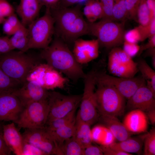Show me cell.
I'll return each instance as SVG.
<instances>
[{"instance_id": "obj_1", "label": "cell", "mask_w": 155, "mask_h": 155, "mask_svg": "<svg viewBox=\"0 0 155 155\" xmlns=\"http://www.w3.org/2000/svg\"><path fill=\"white\" fill-rule=\"evenodd\" d=\"M80 5L69 8L59 5L49 9L54 20V34L67 44L89 34V23L84 17Z\"/></svg>"}, {"instance_id": "obj_2", "label": "cell", "mask_w": 155, "mask_h": 155, "mask_svg": "<svg viewBox=\"0 0 155 155\" xmlns=\"http://www.w3.org/2000/svg\"><path fill=\"white\" fill-rule=\"evenodd\" d=\"M40 57L46 63L74 82L84 79L86 73L75 59L68 45L56 37L41 51Z\"/></svg>"}, {"instance_id": "obj_3", "label": "cell", "mask_w": 155, "mask_h": 155, "mask_svg": "<svg viewBox=\"0 0 155 155\" xmlns=\"http://www.w3.org/2000/svg\"><path fill=\"white\" fill-rule=\"evenodd\" d=\"M40 63L34 56L20 51L0 55V68L8 76L23 84L32 70Z\"/></svg>"}, {"instance_id": "obj_4", "label": "cell", "mask_w": 155, "mask_h": 155, "mask_svg": "<svg viewBox=\"0 0 155 155\" xmlns=\"http://www.w3.org/2000/svg\"><path fill=\"white\" fill-rule=\"evenodd\" d=\"M88 23V34L96 37L100 46L112 48L123 43L125 33L124 22L102 18L98 22Z\"/></svg>"}, {"instance_id": "obj_5", "label": "cell", "mask_w": 155, "mask_h": 155, "mask_svg": "<svg viewBox=\"0 0 155 155\" xmlns=\"http://www.w3.org/2000/svg\"><path fill=\"white\" fill-rule=\"evenodd\" d=\"M96 85L97 108L100 115L116 117L122 115L125 107V98L111 86L96 81Z\"/></svg>"}, {"instance_id": "obj_6", "label": "cell", "mask_w": 155, "mask_h": 155, "mask_svg": "<svg viewBox=\"0 0 155 155\" xmlns=\"http://www.w3.org/2000/svg\"><path fill=\"white\" fill-rule=\"evenodd\" d=\"M28 49H44L52 41L54 34L55 22L49 9L45 14L36 19L28 26Z\"/></svg>"}, {"instance_id": "obj_7", "label": "cell", "mask_w": 155, "mask_h": 155, "mask_svg": "<svg viewBox=\"0 0 155 155\" xmlns=\"http://www.w3.org/2000/svg\"><path fill=\"white\" fill-rule=\"evenodd\" d=\"M98 71L92 69L84 78V88L78 113L80 118L90 125L98 119L95 90L96 75Z\"/></svg>"}, {"instance_id": "obj_8", "label": "cell", "mask_w": 155, "mask_h": 155, "mask_svg": "<svg viewBox=\"0 0 155 155\" xmlns=\"http://www.w3.org/2000/svg\"><path fill=\"white\" fill-rule=\"evenodd\" d=\"M49 111L48 98L31 102L24 107L16 123L26 129L44 128Z\"/></svg>"}, {"instance_id": "obj_9", "label": "cell", "mask_w": 155, "mask_h": 155, "mask_svg": "<svg viewBox=\"0 0 155 155\" xmlns=\"http://www.w3.org/2000/svg\"><path fill=\"white\" fill-rule=\"evenodd\" d=\"M82 94L65 95L56 91L49 92L48 102L49 108L47 122L64 117L77 109Z\"/></svg>"}, {"instance_id": "obj_10", "label": "cell", "mask_w": 155, "mask_h": 155, "mask_svg": "<svg viewBox=\"0 0 155 155\" xmlns=\"http://www.w3.org/2000/svg\"><path fill=\"white\" fill-rule=\"evenodd\" d=\"M107 67L111 74L119 77L133 78L138 71L137 63L134 61L123 49L118 46L112 48L110 51Z\"/></svg>"}, {"instance_id": "obj_11", "label": "cell", "mask_w": 155, "mask_h": 155, "mask_svg": "<svg viewBox=\"0 0 155 155\" xmlns=\"http://www.w3.org/2000/svg\"><path fill=\"white\" fill-rule=\"evenodd\" d=\"M27 81L35 82L48 90L63 88L67 79L47 63H40L32 70L27 77Z\"/></svg>"}, {"instance_id": "obj_12", "label": "cell", "mask_w": 155, "mask_h": 155, "mask_svg": "<svg viewBox=\"0 0 155 155\" xmlns=\"http://www.w3.org/2000/svg\"><path fill=\"white\" fill-rule=\"evenodd\" d=\"M96 81L113 87L127 99L130 98L140 87L146 84L145 80L142 77H119L98 71L97 74Z\"/></svg>"}, {"instance_id": "obj_13", "label": "cell", "mask_w": 155, "mask_h": 155, "mask_svg": "<svg viewBox=\"0 0 155 155\" xmlns=\"http://www.w3.org/2000/svg\"><path fill=\"white\" fill-rule=\"evenodd\" d=\"M22 135L24 143L36 147L46 155H56L57 148L55 144L45 127L26 129Z\"/></svg>"}, {"instance_id": "obj_14", "label": "cell", "mask_w": 155, "mask_h": 155, "mask_svg": "<svg viewBox=\"0 0 155 155\" xmlns=\"http://www.w3.org/2000/svg\"><path fill=\"white\" fill-rule=\"evenodd\" d=\"M12 92L0 94V121H11L16 123L24 108Z\"/></svg>"}, {"instance_id": "obj_15", "label": "cell", "mask_w": 155, "mask_h": 155, "mask_svg": "<svg viewBox=\"0 0 155 155\" xmlns=\"http://www.w3.org/2000/svg\"><path fill=\"white\" fill-rule=\"evenodd\" d=\"M73 44L72 52L76 61L81 65L89 63L99 56L100 45L96 39L86 40L79 38Z\"/></svg>"}, {"instance_id": "obj_16", "label": "cell", "mask_w": 155, "mask_h": 155, "mask_svg": "<svg viewBox=\"0 0 155 155\" xmlns=\"http://www.w3.org/2000/svg\"><path fill=\"white\" fill-rule=\"evenodd\" d=\"M12 92L24 107L31 102L47 99L49 93L48 90L36 82L27 81L21 88L16 89Z\"/></svg>"}, {"instance_id": "obj_17", "label": "cell", "mask_w": 155, "mask_h": 155, "mask_svg": "<svg viewBox=\"0 0 155 155\" xmlns=\"http://www.w3.org/2000/svg\"><path fill=\"white\" fill-rule=\"evenodd\" d=\"M126 106L130 110L139 109L146 113L155 109V95L146 84L140 87L128 99Z\"/></svg>"}, {"instance_id": "obj_18", "label": "cell", "mask_w": 155, "mask_h": 155, "mask_svg": "<svg viewBox=\"0 0 155 155\" xmlns=\"http://www.w3.org/2000/svg\"><path fill=\"white\" fill-rule=\"evenodd\" d=\"M148 120L145 112L139 109L131 110L125 116L123 123L131 133L145 132L148 127Z\"/></svg>"}, {"instance_id": "obj_19", "label": "cell", "mask_w": 155, "mask_h": 155, "mask_svg": "<svg viewBox=\"0 0 155 155\" xmlns=\"http://www.w3.org/2000/svg\"><path fill=\"white\" fill-rule=\"evenodd\" d=\"M42 6L39 0H20L16 11L22 24L28 26L36 19Z\"/></svg>"}, {"instance_id": "obj_20", "label": "cell", "mask_w": 155, "mask_h": 155, "mask_svg": "<svg viewBox=\"0 0 155 155\" xmlns=\"http://www.w3.org/2000/svg\"><path fill=\"white\" fill-rule=\"evenodd\" d=\"M3 136L7 145L15 154L23 155V136L14 122L3 126Z\"/></svg>"}, {"instance_id": "obj_21", "label": "cell", "mask_w": 155, "mask_h": 155, "mask_svg": "<svg viewBox=\"0 0 155 155\" xmlns=\"http://www.w3.org/2000/svg\"><path fill=\"white\" fill-rule=\"evenodd\" d=\"M117 117L110 115H100V121L108 129L119 142L124 140L131 137V133L127 129L123 123Z\"/></svg>"}, {"instance_id": "obj_22", "label": "cell", "mask_w": 155, "mask_h": 155, "mask_svg": "<svg viewBox=\"0 0 155 155\" xmlns=\"http://www.w3.org/2000/svg\"><path fill=\"white\" fill-rule=\"evenodd\" d=\"M90 126L82 120L77 114L75 117V130L73 137L84 148L91 144L92 141Z\"/></svg>"}, {"instance_id": "obj_23", "label": "cell", "mask_w": 155, "mask_h": 155, "mask_svg": "<svg viewBox=\"0 0 155 155\" xmlns=\"http://www.w3.org/2000/svg\"><path fill=\"white\" fill-rule=\"evenodd\" d=\"M145 134L140 137H130L118 142H115L109 146L112 148L126 153L140 154L141 152Z\"/></svg>"}, {"instance_id": "obj_24", "label": "cell", "mask_w": 155, "mask_h": 155, "mask_svg": "<svg viewBox=\"0 0 155 155\" xmlns=\"http://www.w3.org/2000/svg\"><path fill=\"white\" fill-rule=\"evenodd\" d=\"M75 119L68 125L54 130L49 131L46 130L55 142L57 155H61L60 148L63 143L73 136L75 130Z\"/></svg>"}, {"instance_id": "obj_25", "label": "cell", "mask_w": 155, "mask_h": 155, "mask_svg": "<svg viewBox=\"0 0 155 155\" xmlns=\"http://www.w3.org/2000/svg\"><path fill=\"white\" fill-rule=\"evenodd\" d=\"M11 45L14 49L26 52L28 49L29 35L28 28L22 24L18 28L9 38Z\"/></svg>"}, {"instance_id": "obj_26", "label": "cell", "mask_w": 155, "mask_h": 155, "mask_svg": "<svg viewBox=\"0 0 155 155\" xmlns=\"http://www.w3.org/2000/svg\"><path fill=\"white\" fill-rule=\"evenodd\" d=\"M83 15L90 23L96 22L104 16L103 12L101 5L98 0H89L85 4L83 8Z\"/></svg>"}, {"instance_id": "obj_27", "label": "cell", "mask_w": 155, "mask_h": 155, "mask_svg": "<svg viewBox=\"0 0 155 155\" xmlns=\"http://www.w3.org/2000/svg\"><path fill=\"white\" fill-rule=\"evenodd\" d=\"M92 140L101 146H110L116 140L110 130L104 125L95 127L92 130Z\"/></svg>"}, {"instance_id": "obj_28", "label": "cell", "mask_w": 155, "mask_h": 155, "mask_svg": "<svg viewBox=\"0 0 155 155\" xmlns=\"http://www.w3.org/2000/svg\"><path fill=\"white\" fill-rule=\"evenodd\" d=\"M84 148L73 137L65 141L60 148L61 155H83Z\"/></svg>"}, {"instance_id": "obj_29", "label": "cell", "mask_w": 155, "mask_h": 155, "mask_svg": "<svg viewBox=\"0 0 155 155\" xmlns=\"http://www.w3.org/2000/svg\"><path fill=\"white\" fill-rule=\"evenodd\" d=\"M76 109L73 110L64 117L46 123L45 128L48 131H53L71 123L75 119V113Z\"/></svg>"}, {"instance_id": "obj_30", "label": "cell", "mask_w": 155, "mask_h": 155, "mask_svg": "<svg viewBox=\"0 0 155 155\" xmlns=\"http://www.w3.org/2000/svg\"><path fill=\"white\" fill-rule=\"evenodd\" d=\"M138 71L147 81L155 87V72L144 60L140 59L137 63Z\"/></svg>"}, {"instance_id": "obj_31", "label": "cell", "mask_w": 155, "mask_h": 155, "mask_svg": "<svg viewBox=\"0 0 155 155\" xmlns=\"http://www.w3.org/2000/svg\"><path fill=\"white\" fill-rule=\"evenodd\" d=\"M21 84L6 75L0 68V94L5 92L12 91Z\"/></svg>"}, {"instance_id": "obj_32", "label": "cell", "mask_w": 155, "mask_h": 155, "mask_svg": "<svg viewBox=\"0 0 155 155\" xmlns=\"http://www.w3.org/2000/svg\"><path fill=\"white\" fill-rule=\"evenodd\" d=\"M137 20L140 25L145 26L148 24L152 19L146 0H141L137 14Z\"/></svg>"}, {"instance_id": "obj_33", "label": "cell", "mask_w": 155, "mask_h": 155, "mask_svg": "<svg viewBox=\"0 0 155 155\" xmlns=\"http://www.w3.org/2000/svg\"><path fill=\"white\" fill-rule=\"evenodd\" d=\"M144 142V154L155 155V129L153 128L150 131L145 134Z\"/></svg>"}, {"instance_id": "obj_34", "label": "cell", "mask_w": 155, "mask_h": 155, "mask_svg": "<svg viewBox=\"0 0 155 155\" xmlns=\"http://www.w3.org/2000/svg\"><path fill=\"white\" fill-rule=\"evenodd\" d=\"M114 0L113 20L114 21H124L127 18L125 0Z\"/></svg>"}, {"instance_id": "obj_35", "label": "cell", "mask_w": 155, "mask_h": 155, "mask_svg": "<svg viewBox=\"0 0 155 155\" xmlns=\"http://www.w3.org/2000/svg\"><path fill=\"white\" fill-rule=\"evenodd\" d=\"M137 27L141 35V41L155 35V18H152L148 24L140 25Z\"/></svg>"}, {"instance_id": "obj_36", "label": "cell", "mask_w": 155, "mask_h": 155, "mask_svg": "<svg viewBox=\"0 0 155 155\" xmlns=\"http://www.w3.org/2000/svg\"><path fill=\"white\" fill-rule=\"evenodd\" d=\"M141 0H125L127 18L137 20V12Z\"/></svg>"}, {"instance_id": "obj_37", "label": "cell", "mask_w": 155, "mask_h": 155, "mask_svg": "<svg viewBox=\"0 0 155 155\" xmlns=\"http://www.w3.org/2000/svg\"><path fill=\"white\" fill-rule=\"evenodd\" d=\"M98 0L100 3L103 10L104 15L103 18L113 20V12L114 5V0Z\"/></svg>"}, {"instance_id": "obj_38", "label": "cell", "mask_w": 155, "mask_h": 155, "mask_svg": "<svg viewBox=\"0 0 155 155\" xmlns=\"http://www.w3.org/2000/svg\"><path fill=\"white\" fill-rule=\"evenodd\" d=\"M124 40L129 42L136 43L141 41V35L137 27L125 33Z\"/></svg>"}, {"instance_id": "obj_39", "label": "cell", "mask_w": 155, "mask_h": 155, "mask_svg": "<svg viewBox=\"0 0 155 155\" xmlns=\"http://www.w3.org/2000/svg\"><path fill=\"white\" fill-rule=\"evenodd\" d=\"M123 51L129 56L132 58L139 53L140 46L137 43L124 41L123 43Z\"/></svg>"}, {"instance_id": "obj_40", "label": "cell", "mask_w": 155, "mask_h": 155, "mask_svg": "<svg viewBox=\"0 0 155 155\" xmlns=\"http://www.w3.org/2000/svg\"><path fill=\"white\" fill-rule=\"evenodd\" d=\"M14 13L13 7L7 0H0V17L5 18Z\"/></svg>"}, {"instance_id": "obj_41", "label": "cell", "mask_w": 155, "mask_h": 155, "mask_svg": "<svg viewBox=\"0 0 155 155\" xmlns=\"http://www.w3.org/2000/svg\"><path fill=\"white\" fill-rule=\"evenodd\" d=\"M8 36H0V55L13 50Z\"/></svg>"}, {"instance_id": "obj_42", "label": "cell", "mask_w": 155, "mask_h": 155, "mask_svg": "<svg viewBox=\"0 0 155 155\" xmlns=\"http://www.w3.org/2000/svg\"><path fill=\"white\" fill-rule=\"evenodd\" d=\"M46 155L38 148L30 144L24 143L23 155Z\"/></svg>"}, {"instance_id": "obj_43", "label": "cell", "mask_w": 155, "mask_h": 155, "mask_svg": "<svg viewBox=\"0 0 155 155\" xmlns=\"http://www.w3.org/2000/svg\"><path fill=\"white\" fill-rule=\"evenodd\" d=\"M104 155L100 147L93 145L92 144L84 148L83 155Z\"/></svg>"}, {"instance_id": "obj_44", "label": "cell", "mask_w": 155, "mask_h": 155, "mask_svg": "<svg viewBox=\"0 0 155 155\" xmlns=\"http://www.w3.org/2000/svg\"><path fill=\"white\" fill-rule=\"evenodd\" d=\"M104 155H131L130 153L116 150L109 146H100Z\"/></svg>"}, {"instance_id": "obj_45", "label": "cell", "mask_w": 155, "mask_h": 155, "mask_svg": "<svg viewBox=\"0 0 155 155\" xmlns=\"http://www.w3.org/2000/svg\"><path fill=\"white\" fill-rule=\"evenodd\" d=\"M11 152L4 139L3 131H0V155H10Z\"/></svg>"}, {"instance_id": "obj_46", "label": "cell", "mask_w": 155, "mask_h": 155, "mask_svg": "<svg viewBox=\"0 0 155 155\" xmlns=\"http://www.w3.org/2000/svg\"><path fill=\"white\" fill-rule=\"evenodd\" d=\"M6 20L15 29H17L22 24L15 13H12L7 17Z\"/></svg>"}, {"instance_id": "obj_47", "label": "cell", "mask_w": 155, "mask_h": 155, "mask_svg": "<svg viewBox=\"0 0 155 155\" xmlns=\"http://www.w3.org/2000/svg\"><path fill=\"white\" fill-rule=\"evenodd\" d=\"M2 24L3 32L7 36H11L16 29L11 25L5 19Z\"/></svg>"}, {"instance_id": "obj_48", "label": "cell", "mask_w": 155, "mask_h": 155, "mask_svg": "<svg viewBox=\"0 0 155 155\" xmlns=\"http://www.w3.org/2000/svg\"><path fill=\"white\" fill-rule=\"evenodd\" d=\"M42 5L46 7V8L49 9H54L59 5L60 0H39Z\"/></svg>"}, {"instance_id": "obj_49", "label": "cell", "mask_w": 155, "mask_h": 155, "mask_svg": "<svg viewBox=\"0 0 155 155\" xmlns=\"http://www.w3.org/2000/svg\"><path fill=\"white\" fill-rule=\"evenodd\" d=\"M148 42L142 46H140L139 52V54L143 51L148 49L155 48V35L149 38Z\"/></svg>"}, {"instance_id": "obj_50", "label": "cell", "mask_w": 155, "mask_h": 155, "mask_svg": "<svg viewBox=\"0 0 155 155\" xmlns=\"http://www.w3.org/2000/svg\"><path fill=\"white\" fill-rule=\"evenodd\" d=\"M89 0H61V6L64 7H68L74 4L78 3L80 4H85Z\"/></svg>"}, {"instance_id": "obj_51", "label": "cell", "mask_w": 155, "mask_h": 155, "mask_svg": "<svg viewBox=\"0 0 155 155\" xmlns=\"http://www.w3.org/2000/svg\"><path fill=\"white\" fill-rule=\"evenodd\" d=\"M151 19L155 18V0H146Z\"/></svg>"}, {"instance_id": "obj_52", "label": "cell", "mask_w": 155, "mask_h": 155, "mask_svg": "<svg viewBox=\"0 0 155 155\" xmlns=\"http://www.w3.org/2000/svg\"><path fill=\"white\" fill-rule=\"evenodd\" d=\"M148 120L151 124H155V109H152L146 113Z\"/></svg>"}, {"instance_id": "obj_53", "label": "cell", "mask_w": 155, "mask_h": 155, "mask_svg": "<svg viewBox=\"0 0 155 155\" xmlns=\"http://www.w3.org/2000/svg\"><path fill=\"white\" fill-rule=\"evenodd\" d=\"M0 131H3V126L1 125L0 123Z\"/></svg>"}]
</instances>
